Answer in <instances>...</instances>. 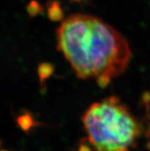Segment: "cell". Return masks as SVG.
Here are the masks:
<instances>
[{"label":"cell","instance_id":"9","mask_svg":"<svg viewBox=\"0 0 150 151\" xmlns=\"http://www.w3.org/2000/svg\"><path fill=\"white\" fill-rule=\"evenodd\" d=\"M0 151H7V150H0Z\"/></svg>","mask_w":150,"mask_h":151},{"label":"cell","instance_id":"3","mask_svg":"<svg viewBox=\"0 0 150 151\" xmlns=\"http://www.w3.org/2000/svg\"><path fill=\"white\" fill-rule=\"evenodd\" d=\"M48 17L52 22L64 20V12L61 3L57 0H51L48 5Z\"/></svg>","mask_w":150,"mask_h":151},{"label":"cell","instance_id":"4","mask_svg":"<svg viewBox=\"0 0 150 151\" xmlns=\"http://www.w3.org/2000/svg\"><path fill=\"white\" fill-rule=\"evenodd\" d=\"M17 124L22 130L28 132L34 125L32 116L29 113H25L19 116L17 118Z\"/></svg>","mask_w":150,"mask_h":151},{"label":"cell","instance_id":"5","mask_svg":"<svg viewBox=\"0 0 150 151\" xmlns=\"http://www.w3.org/2000/svg\"><path fill=\"white\" fill-rule=\"evenodd\" d=\"M54 70H55V68H54L53 65L50 63H48V62L42 63L38 66V76H39V79H40L42 84L43 81H44L46 79H48L52 75Z\"/></svg>","mask_w":150,"mask_h":151},{"label":"cell","instance_id":"2","mask_svg":"<svg viewBox=\"0 0 150 151\" xmlns=\"http://www.w3.org/2000/svg\"><path fill=\"white\" fill-rule=\"evenodd\" d=\"M93 151H129L141 134V125L116 97L95 102L82 116Z\"/></svg>","mask_w":150,"mask_h":151},{"label":"cell","instance_id":"8","mask_svg":"<svg viewBox=\"0 0 150 151\" xmlns=\"http://www.w3.org/2000/svg\"><path fill=\"white\" fill-rule=\"evenodd\" d=\"M72 1H76V2H80V1H82V0H72Z\"/></svg>","mask_w":150,"mask_h":151},{"label":"cell","instance_id":"10","mask_svg":"<svg viewBox=\"0 0 150 151\" xmlns=\"http://www.w3.org/2000/svg\"><path fill=\"white\" fill-rule=\"evenodd\" d=\"M0 144H1V142H0Z\"/></svg>","mask_w":150,"mask_h":151},{"label":"cell","instance_id":"7","mask_svg":"<svg viewBox=\"0 0 150 151\" xmlns=\"http://www.w3.org/2000/svg\"><path fill=\"white\" fill-rule=\"evenodd\" d=\"M91 148L89 146L85 143H81L78 147V149L77 151H93Z\"/></svg>","mask_w":150,"mask_h":151},{"label":"cell","instance_id":"6","mask_svg":"<svg viewBox=\"0 0 150 151\" xmlns=\"http://www.w3.org/2000/svg\"><path fill=\"white\" fill-rule=\"evenodd\" d=\"M27 12L30 15L31 17H34L38 14H40L43 11V8L41 6L39 2L35 0H32L27 6Z\"/></svg>","mask_w":150,"mask_h":151},{"label":"cell","instance_id":"1","mask_svg":"<svg viewBox=\"0 0 150 151\" xmlns=\"http://www.w3.org/2000/svg\"><path fill=\"white\" fill-rule=\"evenodd\" d=\"M56 41L57 50L80 79L116 78L131 58L129 45L121 33L90 15L73 14L64 19Z\"/></svg>","mask_w":150,"mask_h":151}]
</instances>
